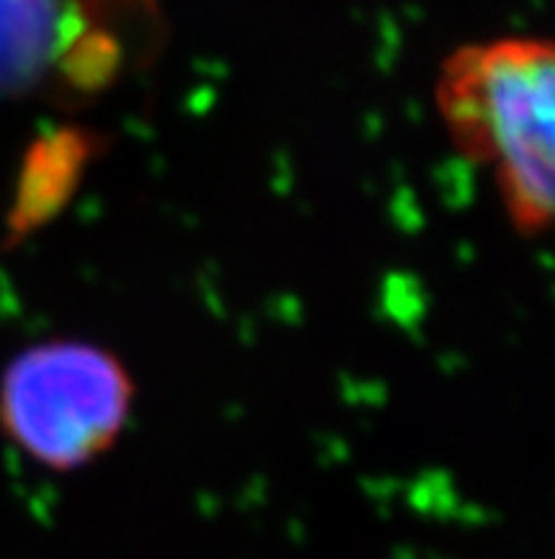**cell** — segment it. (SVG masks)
Here are the masks:
<instances>
[{
  "label": "cell",
  "mask_w": 555,
  "mask_h": 559,
  "mask_svg": "<svg viewBox=\"0 0 555 559\" xmlns=\"http://www.w3.org/2000/svg\"><path fill=\"white\" fill-rule=\"evenodd\" d=\"M439 111L464 159L491 170L519 230L539 234L553 213L555 57L547 40L507 37L450 55Z\"/></svg>",
  "instance_id": "cell-1"
},
{
  "label": "cell",
  "mask_w": 555,
  "mask_h": 559,
  "mask_svg": "<svg viewBox=\"0 0 555 559\" xmlns=\"http://www.w3.org/2000/svg\"><path fill=\"white\" fill-rule=\"evenodd\" d=\"M125 369L88 344H43L9 367L0 420L26 454L55 468L92 461L128 415Z\"/></svg>",
  "instance_id": "cell-2"
}]
</instances>
